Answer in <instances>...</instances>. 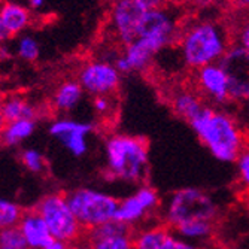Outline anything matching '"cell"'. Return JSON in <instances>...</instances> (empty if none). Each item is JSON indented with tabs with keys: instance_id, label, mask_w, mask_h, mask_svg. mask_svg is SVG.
Segmentation results:
<instances>
[{
	"instance_id": "6da1fadb",
	"label": "cell",
	"mask_w": 249,
	"mask_h": 249,
	"mask_svg": "<svg viewBox=\"0 0 249 249\" xmlns=\"http://www.w3.org/2000/svg\"><path fill=\"white\" fill-rule=\"evenodd\" d=\"M179 60L187 69L221 63L233 45L231 29L215 18H198L182 26L178 40Z\"/></svg>"
},
{
	"instance_id": "7a4b0ae2",
	"label": "cell",
	"mask_w": 249,
	"mask_h": 249,
	"mask_svg": "<svg viewBox=\"0 0 249 249\" xmlns=\"http://www.w3.org/2000/svg\"><path fill=\"white\" fill-rule=\"evenodd\" d=\"M190 125L201 145L222 163H234L248 142L240 120L218 106L208 105Z\"/></svg>"
},
{
	"instance_id": "3957f363",
	"label": "cell",
	"mask_w": 249,
	"mask_h": 249,
	"mask_svg": "<svg viewBox=\"0 0 249 249\" xmlns=\"http://www.w3.org/2000/svg\"><path fill=\"white\" fill-rule=\"evenodd\" d=\"M105 176L109 180L143 184L148 175V142L139 136L112 133L105 139Z\"/></svg>"
},
{
	"instance_id": "277c9868",
	"label": "cell",
	"mask_w": 249,
	"mask_h": 249,
	"mask_svg": "<svg viewBox=\"0 0 249 249\" xmlns=\"http://www.w3.org/2000/svg\"><path fill=\"white\" fill-rule=\"evenodd\" d=\"M163 222L175 230L178 225L191 221H216L219 206L212 194L208 191L187 187L173 191L163 205Z\"/></svg>"
},
{
	"instance_id": "5b68a950",
	"label": "cell",
	"mask_w": 249,
	"mask_h": 249,
	"mask_svg": "<svg viewBox=\"0 0 249 249\" xmlns=\"http://www.w3.org/2000/svg\"><path fill=\"white\" fill-rule=\"evenodd\" d=\"M66 196L84 231L115 219L120 200L114 196L87 187L66 193Z\"/></svg>"
},
{
	"instance_id": "8992f818",
	"label": "cell",
	"mask_w": 249,
	"mask_h": 249,
	"mask_svg": "<svg viewBox=\"0 0 249 249\" xmlns=\"http://www.w3.org/2000/svg\"><path fill=\"white\" fill-rule=\"evenodd\" d=\"M36 211L42 215L55 240L73 245L84 237V229L75 216L66 193H51L36 203Z\"/></svg>"
},
{
	"instance_id": "52a82bcc",
	"label": "cell",
	"mask_w": 249,
	"mask_h": 249,
	"mask_svg": "<svg viewBox=\"0 0 249 249\" xmlns=\"http://www.w3.org/2000/svg\"><path fill=\"white\" fill-rule=\"evenodd\" d=\"M180 32L182 26L179 22L178 12L166 6L145 12L138 37L143 39L158 54H161L164 50L178 43Z\"/></svg>"
},
{
	"instance_id": "ba28073f",
	"label": "cell",
	"mask_w": 249,
	"mask_h": 249,
	"mask_svg": "<svg viewBox=\"0 0 249 249\" xmlns=\"http://www.w3.org/2000/svg\"><path fill=\"white\" fill-rule=\"evenodd\" d=\"M76 79L82 85L87 94L114 96L118 93L123 82V73L117 66L105 58H93L81 64Z\"/></svg>"
},
{
	"instance_id": "9c48e42d",
	"label": "cell",
	"mask_w": 249,
	"mask_h": 249,
	"mask_svg": "<svg viewBox=\"0 0 249 249\" xmlns=\"http://www.w3.org/2000/svg\"><path fill=\"white\" fill-rule=\"evenodd\" d=\"M146 9L138 0H112L107 14V32L120 47L138 39Z\"/></svg>"
},
{
	"instance_id": "30bf717a",
	"label": "cell",
	"mask_w": 249,
	"mask_h": 249,
	"mask_svg": "<svg viewBox=\"0 0 249 249\" xmlns=\"http://www.w3.org/2000/svg\"><path fill=\"white\" fill-rule=\"evenodd\" d=\"M161 208V198L158 191L146 184H142L134 194L120 200L115 219L128 225L138 227L149 216L155 215Z\"/></svg>"
},
{
	"instance_id": "8fae6325",
	"label": "cell",
	"mask_w": 249,
	"mask_h": 249,
	"mask_svg": "<svg viewBox=\"0 0 249 249\" xmlns=\"http://www.w3.org/2000/svg\"><path fill=\"white\" fill-rule=\"evenodd\" d=\"M194 84L196 89L211 106L222 107L231 102L229 73L221 63L208 64L194 71Z\"/></svg>"
},
{
	"instance_id": "7c38bea8",
	"label": "cell",
	"mask_w": 249,
	"mask_h": 249,
	"mask_svg": "<svg viewBox=\"0 0 249 249\" xmlns=\"http://www.w3.org/2000/svg\"><path fill=\"white\" fill-rule=\"evenodd\" d=\"M221 64L229 73L231 102H249V51L233 43Z\"/></svg>"
},
{
	"instance_id": "4fadbf2b",
	"label": "cell",
	"mask_w": 249,
	"mask_h": 249,
	"mask_svg": "<svg viewBox=\"0 0 249 249\" xmlns=\"http://www.w3.org/2000/svg\"><path fill=\"white\" fill-rule=\"evenodd\" d=\"M133 236V229L117 219L84 233L88 249H134Z\"/></svg>"
},
{
	"instance_id": "5bb4252c",
	"label": "cell",
	"mask_w": 249,
	"mask_h": 249,
	"mask_svg": "<svg viewBox=\"0 0 249 249\" xmlns=\"http://www.w3.org/2000/svg\"><path fill=\"white\" fill-rule=\"evenodd\" d=\"M94 131L91 123H81L72 118H57L50 124V134L75 157L88 151V138Z\"/></svg>"
},
{
	"instance_id": "9a60e30c",
	"label": "cell",
	"mask_w": 249,
	"mask_h": 249,
	"mask_svg": "<svg viewBox=\"0 0 249 249\" xmlns=\"http://www.w3.org/2000/svg\"><path fill=\"white\" fill-rule=\"evenodd\" d=\"M18 227L24 236L30 249H45L55 239L53 237L50 229L42 215L36 211V208H30L24 211Z\"/></svg>"
},
{
	"instance_id": "2e32d148",
	"label": "cell",
	"mask_w": 249,
	"mask_h": 249,
	"mask_svg": "<svg viewBox=\"0 0 249 249\" xmlns=\"http://www.w3.org/2000/svg\"><path fill=\"white\" fill-rule=\"evenodd\" d=\"M169 103L173 114L178 115L179 118L185 120L187 123H191L208 106L206 100L203 99V96L197 89L188 87L176 88L169 97Z\"/></svg>"
},
{
	"instance_id": "e0dca14e",
	"label": "cell",
	"mask_w": 249,
	"mask_h": 249,
	"mask_svg": "<svg viewBox=\"0 0 249 249\" xmlns=\"http://www.w3.org/2000/svg\"><path fill=\"white\" fill-rule=\"evenodd\" d=\"M84 88L78 79L67 78L61 81L51 96V107L58 114H69L84 99Z\"/></svg>"
},
{
	"instance_id": "ac0fdd59",
	"label": "cell",
	"mask_w": 249,
	"mask_h": 249,
	"mask_svg": "<svg viewBox=\"0 0 249 249\" xmlns=\"http://www.w3.org/2000/svg\"><path fill=\"white\" fill-rule=\"evenodd\" d=\"M0 18L11 36H17L30 27L33 22L32 11L18 3L5 2L0 5Z\"/></svg>"
},
{
	"instance_id": "d6986e66",
	"label": "cell",
	"mask_w": 249,
	"mask_h": 249,
	"mask_svg": "<svg viewBox=\"0 0 249 249\" xmlns=\"http://www.w3.org/2000/svg\"><path fill=\"white\" fill-rule=\"evenodd\" d=\"M172 233V229L163 224H152L142 227L133 236L134 249H161L166 239Z\"/></svg>"
},
{
	"instance_id": "ffe728a7",
	"label": "cell",
	"mask_w": 249,
	"mask_h": 249,
	"mask_svg": "<svg viewBox=\"0 0 249 249\" xmlns=\"http://www.w3.org/2000/svg\"><path fill=\"white\" fill-rule=\"evenodd\" d=\"M3 117L6 123L17 120H36L37 107L24 96L9 94L3 97Z\"/></svg>"
},
{
	"instance_id": "44dd1931",
	"label": "cell",
	"mask_w": 249,
	"mask_h": 249,
	"mask_svg": "<svg viewBox=\"0 0 249 249\" xmlns=\"http://www.w3.org/2000/svg\"><path fill=\"white\" fill-rule=\"evenodd\" d=\"M179 237L190 240L193 243H208L212 240L215 233V222L213 221H191L180 224L173 230Z\"/></svg>"
},
{
	"instance_id": "7402d4cb",
	"label": "cell",
	"mask_w": 249,
	"mask_h": 249,
	"mask_svg": "<svg viewBox=\"0 0 249 249\" xmlns=\"http://www.w3.org/2000/svg\"><path fill=\"white\" fill-rule=\"evenodd\" d=\"M36 130V120H17L6 123L2 133H0V142L6 146L18 145L26 141Z\"/></svg>"
},
{
	"instance_id": "603a6c76",
	"label": "cell",
	"mask_w": 249,
	"mask_h": 249,
	"mask_svg": "<svg viewBox=\"0 0 249 249\" xmlns=\"http://www.w3.org/2000/svg\"><path fill=\"white\" fill-rule=\"evenodd\" d=\"M24 211L15 201L0 198V229H8L15 227L19 224Z\"/></svg>"
},
{
	"instance_id": "cb8c5ba5",
	"label": "cell",
	"mask_w": 249,
	"mask_h": 249,
	"mask_svg": "<svg viewBox=\"0 0 249 249\" xmlns=\"http://www.w3.org/2000/svg\"><path fill=\"white\" fill-rule=\"evenodd\" d=\"M0 249H30L18 225L0 229Z\"/></svg>"
},
{
	"instance_id": "d4e9b609",
	"label": "cell",
	"mask_w": 249,
	"mask_h": 249,
	"mask_svg": "<svg viewBox=\"0 0 249 249\" xmlns=\"http://www.w3.org/2000/svg\"><path fill=\"white\" fill-rule=\"evenodd\" d=\"M17 54L22 61L35 63L40 54V47L37 40L32 36H21L17 43Z\"/></svg>"
},
{
	"instance_id": "484cf974",
	"label": "cell",
	"mask_w": 249,
	"mask_h": 249,
	"mask_svg": "<svg viewBox=\"0 0 249 249\" xmlns=\"http://www.w3.org/2000/svg\"><path fill=\"white\" fill-rule=\"evenodd\" d=\"M21 163L32 173H42L47 169V160L37 149H24L21 152Z\"/></svg>"
},
{
	"instance_id": "4316f807",
	"label": "cell",
	"mask_w": 249,
	"mask_h": 249,
	"mask_svg": "<svg viewBox=\"0 0 249 249\" xmlns=\"http://www.w3.org/2000/svg\"><path fill=\"white\" fill-rule=\"evenodd\" d=\"M236 172H237V180L239 184L249 191V146L246 145L243 151L236 158Z\"/></svg>"
},
{
	"instance_id": "83f0119b",
	"label": "cell",
	"mask_w": 249,
	"mask_h": 249,
	"mask_svg": "<svg viewBox=\"0 0 249 249\" xmlns=\"http://www.w3.org/2000/svg\"><path fill=\"white\" fill-rule=\"evenodd\" d=\"M231 36L234 45H239L243 50L249 51V15L236 22L234 29L231 30Z\"/></svg>"
},
{
	"instance_id": "f1b7e54d",
	"label": "cell",
	"mask_w": 249,
	"mask_h": 249,
	"mask_svg": "<svg viewBox=\"0 0 249 249\" xmlns=\"http://www.w3.org/2000/svg\"><path fill=\"white\" fill-rule=\"evenodd\" d=\"M161 249H203L200 245L197 243H193L190 240H185L182 237H179L176 233H170L169 237L166 239L164 245Z\"/></svg>"
},
{
	"instance_id": "f546056e",
	"label": "cell",
	"mask_w": 249,
	"mask_h": 249,
	"mask_svg": "<svg viewBox=\"0 0 249 249\" xmlns=\"http://www.w3.org/2000/svg\"><path fill=\"white\" fill-rule=\"evenodd\" d=\"M93 107L100 117H109L115 109L112 96H96L93 100Z\"/></svg>"
},
{
	"instance_id": "4dcf8cb0",
	"label": "cell",
	"mask_w": 249,
	"mask_h": 249,
	"mask_svg": "<svg viewBox=\"0 0 249 249\" xmlns=\"http://www.w3.org/2000/svg\"><path fill=\"white\" fill-rule=\"evenodd\" d=\"M239 120L243 125V130L248 136V141H249V102L242 103V107L239 110Z\"/></svg>"
},
{
	"instance_id": "1f68e13d",
	"label": "cell",
	"mask_w": 249,
	"mask_h": 249,
	"mask_svg": "<svg viewBox=\"0 0 249 249\" xmlns=\"http://www.w3.org/2000/svg\"><path fill=\"white\" fill-rule=\"evenodd\" d=\"M138 2L146 9H160V8H166L169 6L170 0H138Z\"/></svg>"
},
{
	"instance_id": "d6a6232c",
	"label": "cell",
	"mask_w": 249,
	"mask_h": 249,
	"mask_svg": "<svg viewBox=\"0 0 249 249\" xmlns=\"http://www.w3.org/2000/svg\"><path fill=\"white\" fill-rule=\"evenodd\" d=\"M12 36H11V33L6 30V27H5V24H3V21H2V18H0V43H5L8 39H11Z\"/></svg>"
},
{
	"instance_id": "836d02e7",
	"label": "cell",
	"mask_w": 249,
	"mask_h": 249,
	"mask_svg": "<svg viewBox=\"0 0 249 249\" xmlns=\"http://www.w3.org/2000/svg\"><path fill=\"white\" fill-rule=\"evenodd\" d=\"M71 245H67L64 242H60V240H54L53 243H50L45 249H69Z\"/></svg>"
},
{
	"instance_id": "e575fe53",
	"label": "cell",
	"mask_w": 249,
	"mask_h": 249,
	"mask_svg": "<svg viewBox=\"0 0 249 249\" xmlns=\"http://www.w3.org/2000/svg\"><path fill=\"white\" fill-rule=\"evenodd\" d=\"M32 11H40L45 6V0H29Z\"/></svg>"
},
{
	"instance_id": "d590c367",
	"label": "cell",
	"mask_w": 249,
	"mask_h": 249,
	"mask_svg": "<svg viewBox=\"0 0 249 249\" xmlns=\"http://www.w3.org/2000/svg\"><path fill=\"white\" fill-rule=\"evenodd\" d=\"M5 124H6V121L3 117V96H0V133H2Z\"/></svg>"
},
{
	"instance_id": "8d00e7d4",
	"label": "cell",
	"mask_w": 249,
	"mask_h": 249,
	"mask_svg": "<svg viewBox=\"0 0 249 249\" xmlns=\"http://www.w3.org/2000/svg\"><path fill=\"white\" fill-rule=\"evenodd\" d=\"M9 58H11V51L3 43H0V60H9Z\"/></svg>"
},
{
	"instance_id": "74e56055",
	"label": "cell",
	"mask_w": 249,
	"mask_h": 249,
	"mask_svg": "<svg viewBox=\"0 0 249 249\" xmlns=\"http://www.w3.org/2000/svg\"><path fill=\"white\" fill-rule=\"evenodd\" d=\"M188 3H193V5H197V6H206V5H212L216 0H185Z\"/></svg>"
},
{
	"instance_id": "f35d334b",
	"label": "cell",
	"mask_w": 249,
	"mask_h": 249,
	"mask_svg": "<svg viewBox=\"0 0 249 249\" xmlns=\"http://www.w3.org/2000/svg\"><path fill=\"white\" fill-rule=\"evenodd\" d=\"M236 3H237L240 8L249 9V0H236Z\"/></svg>"
},
{
	"instance_id": "ab89813d",
	"label": "cell",
	"mask_w": 249,
	"mask_h": 249,
	"mask_svg": "<svg viewBox=\"0 0 249 249\" xmlns=\"http://www.w3.org/2000/svg\"><path fill=\"white\" fill-rule=\"evenodd\" d=\"M203 249H229V248H225V246H221V245H213V243H211V245H208V246H205Z\"/></svg>"
}]
</instances>
